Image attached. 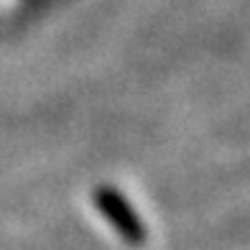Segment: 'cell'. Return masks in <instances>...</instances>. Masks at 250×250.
<instances>
[{
	"mask_svg": "<svg viewBox=\"0 0 250 250\" xmlns=\"http://www.w3.org/2000/svg\"><path fill=\"white\" fill-rule=\"evenodd\" d=\"M95 202H97L100 212L118 227V232L125 237V240H130V243H143V237H146L143 225H141V220L135 217V212L128 207V202H125V199L118 194V191H112V189H100L97 194H95Z\"/></svg>",
	"mask_w": 250,
	"mask_h": 250,
	"instance_id": "6da1fadb",
	"label": "cell"
}]
</instances>
